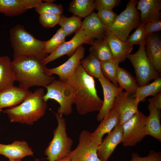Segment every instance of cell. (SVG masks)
Wrapping results in <instances>:
<instances>
[{
	"label": "cell",
	"mask_w": 161,
	"mask_h": 161,
	"mask_svg": "<svg viewBox=\"0 0 161 161\" xmlns=\"http://www.w3.org/2000/svg\"><path fill=\"white\" fill-rule=\"evenodd\" d=\"M65 82L73 89L75 104L79 114L84 115L100 110L103 100L97 95L94 78L87 73L80 64Z\"/></svg>",
	"instance_id": "cell-1"
},
{
	"label": "cell",
	"mask_w": 161,
	"mask_h": 161,
	"mask_svg": "<svg viewBox=\"0 0 161 161\" xmlns=\"http://www.w3.org/2000/svg\"><path fill=\"white\" fill-rule=\"evenodd\" d=\"M42 60L30 56H23L14 58L11 66L16 81L19 86L29 89L34 86L45 87L55 79L44 72Z\"/></svg>",
	"instance_id": "cell-2"
},
{
	"label": "cell",
	"mask_w": 161,
	"mask_h": 161,
	"mask_svg": "<svg viewBox=\"0 0 161 161\" xmlns=\"http://www.w3.org/2000/svg\"><path fill=\"white\" fill-rule=\"evenodd\" d=\"M44 89L39 88L32 92L19 105L3 111L7 114L11 123L31 125L43 117L47 108L43 99Z\"/></svg>",
	"instance_id": "cell-3"
},
{
	"label": "cell",
	"mask_w": 161,
	"mask_h": 161,
	"mask_svg": "<svg viewBox=\"0 0 161 161\" xmlns=\"http://www.w3.org/2000/svg\"><path fill=\"white\" fill-rule=\"evenodd\" d=\"M10 38L13 49V58L30 56L42 61L48 55L44 50L45 41L36 38L23 25L17 24L11 28Z\"/></svg>",
	"instance_id": "cell-4"
},
{
	"label": "cell",
	"mask_w": 161,
	"mask_h": 161,
	"mask_svg": "<svg viewBox=\"0 0 161 161\" xmlns=\"http://www.w3.org/2000/svg\"><path fill=\"white\" fill-rule=\"evenodd\" d=\"M58 125L54 130L53 137L44 151L49 161H58L66 157L70 152L72 140L68 136L65 119L55 113Z\"/></svg>",
	"instance_id": "cell-5"
},
{
	"label": "cell",
	"mask_w": 161,
	"mask_h": 161,
	"mask_svg": "<svg viewBox=\"0 0 161 161\" xmlns=\"http://www.w3.org/2000/svg\"><path fill=\"white\" fill-rule=\"evenodd\" d=\"M137 2L136 0L129 1L126 9L106 27L107 31L123 41H126L131 31L140 23V14L136 7Z\"/></svg>",
	"instance_id": "cell-6"
},
{
	"label": "cell",
	"mask_w": 161,
	"mask_h": 161,
	"mask_svg": "<svg viewBox=\"0 0 161 161\" xmlns=\"http://www.w3.org/2000/svg\"><path fill=\"white\" fill-rule=\"evenodd\" d=\"M45 87L47 90L43 98L45 102L50 99L56 101L60 105L57 113L62 115H69L72 113V105L75 103V96L73 89L69 84L55 79Z\"/></svg>",
	"instance_id": "cell-7"
},
{
	"label": "cell",
	"mask_w": 161,
	"mask_h": 161,
	"mask_svg": "<svg viewBox=\"0 0 161 161\" xmlns=\"http://www.w3.org/2000/svg\"><path fill=\"white\" fill-rule=\"evenodd\" d=\"M135 69L137 83L139 86L148 84L152 80L160 77L159 73L155 69L147 58L145 46L140 45L137 51L129 54L127 57Z\"/></svg>",
	"instance_id": "cell-8"
},
{
	"label": "cell",
	"mask_w": 161,
	"mask_h": 161,
	"mask_svg": "<svg viewBox=\"0 0 161 161\" xmlns=\"http://www.w3.org/2000/svg\"><path fill=\"white\" fill-rule=\"evenodd\" d=\"M146 117L139 111L122 125L121 143L124 146H135L147 135L145 129Z\"/></svg>",
	"instance_id": "cell-9"
},
{
	"label": "cell",
	"mask_w": 161,
	"mask_h": 161,
	"mask_svg": "<svg viewBox=\"0 0 161 161\" xmlns=\"http://www.w3.org/2000/svg\"><path fill=\"white\" fill-rule=\"evenodd\" d=\"M98 146L92 138L91 132L83 130L80 134L77 146L67 157L71 161H101L97 154Z\"/></svg>",
	"instance_id": "cell-10"
},
{
	"label": "cell",
	"mask_w": 161,
	"mask_h": 161,
	"mask_svg": "<svg viewBox=\"0 0 161 161\" xmlns=\"http://www.w3.org/2000/svg\"><path fill=\"white\" fill-rule=\"evenodd\" d=\"M94 41V39L85 35L81 27L75 32V35L71 39L68 41H65L53 52L42 60V64L45 66L50 62L65 55L70 57L82 44H85L92 45Z\"/></svg>",
	"instance_id": "cell-11"
},
{
	"label": "cell",
	"mask_w": 161,
	"mask_h": 161,
	"mask_svg": "<svg viewBox=\"0 0 161 161\" xmlns=\"http://www.w3.org/2000/svg\"><path fill=\"white\" fill-rule=\"evenodd\" d=\"M85 52L84 47L80 46L67 61L61 65L52 68L45 66V73L49 76L56 75L58 76L59 80L66 81L72 75L76 67L80 64Z\"/></svg>",
	"instance_id": "cell-12"
},
{
	"label": "cell",
	"mask_w": 161,
	"mask_h": 161,
	"mask_svg": "<svg viewBox=\"0 0 161 161\" xmlns=\"http://www.w3.org/2000/svg\"><path fill=\"white\" fill-rule=\"evenodd\" d=\"M131 94L123 91L116 97L113 107L119 114V124L122 125L139 111V103Z\"/></svg>",
	"instance_id": "cell-13"
},
{
	"label": "cell",
	"mask_w": 161,
	"mask_h": 161,
	"mask_svg": "<svg viewBox=\"0 0 161 161\" xmlns=\"http://www.w3.org/2000/svg\"><path fill=\"white\" fill-rule=\"evenodd\" d=\"M122 136V125L118 124L98 146L97 154L101 161H108L117 145L121 143Z\"/></svg>",
	"instance_id": "cell-14"
},
{
	"label": "cell",
	"mask_w": 161,
	"mask_h": 161,
	"mask_svg": "<svg viewBox=\"0 0 161 161\" xmlns=\"http://www.w3.org/2000/svg\"><path fill=\"white\" fill-rule=\"evenodd\" d=\"M98 79L103 89L104 97L102 106L96 119L101 121L113 107L116 97L122 91L103 76Z\"/></svg>",
	"instance_id": "cell-15"
},
{
	"label": "cell",
	"mask_w": 161,
	"mask_h": 161,
	"mask_svg": "<svg viewBox=\"0 0 161 161\" xmlns=\"http://www.w3.org/2000/svg\"><path fill=\"white\" fill-rule=\"evenodd\" d=\"M41 0H0V13L6 16H18L35 8Z\"/></svg>",
	"instance_id": "cell-16"
},
{
	"label": "cell",
	"mask_w": 161,
	"mask_h": 161,
	"mask_svg": "<svg viewBox=\"0 0 161 161\" xmlns=\"http://www.w3.org/2000/svg\"><path fill=\"white\" fill-rule=\"evenodd\" d=\"M32 92L29 89L14 86L0 92V112L4 108L17 106Z\"/></svg>",
	"instance_id": "cell-17"
},
{
	"label": "cell",
	"mask_w": 161,
	"mask_h": 161,
	"mask_svg": "<svg viewBox=\"0 0 161 161\" xmlns=\"http://www.w3.org/2000/svg\"><path fill=\"white\" fill-rule=\"evenodd\" d=\"M0 154L14 160H21L28 156H33V152L25 141H15L11 144L0 143Z\"/></svg>",
	"instance_id": "cell-18"
},
{
	"label": "cell",
	"mask_w": 161,
	"mask_h": 161,
	"mask_svg": "<svg viewBox=\"0 0 161 161\" xmlns=\"http://www.w3.org/2000/svg\"><path fill=\"white\" fill-rule=\"evenodd\" d=\"M119 114L117 110L112 107L95 131L91 133L92 138L98 145L103 140L104 135L111 132L119 124Z\"/></svg>",
	"instance_id": "cell-19"
},
{
	"label": "cell",
	"mask_w": 161,
	"mask_h": 161,
	"mask_svg": "<svg viewBox=\"0 0 161 161\" xmlns=\"http://www.w3.org/2000/svg\"><path fill=\"white\" fill-rule=\"evenodd\" d=\"M110 47L113 59L119 63L123 62L133 49V46L123 41L107 30L104 38Z\"/></svg>",
	"instance_id": "cell-20"
},
{
	"label": "cell",
	"mask_w": 161,
	"mask_h": 161,
	"mask_svg": "<svg viewBox=\"0 0 161 161\" xmlns=\"http://www.w3.org/2000/svg\"><path fill=\"white\" fill-rule=\"evenodd\" d=\"M137 4V10L141 12V23L160 20L161 0H140Z\"/></svg>",
	"instance_id": "cell-21"
},
{
	"label": "cell",
	"mask_w": 161,
	"mask_h": 161,
	"mask_svg": "<svg viewBox=\"0 0 161 161\" xmlns=\"http://www.w3.org/2000/svg\"><path fill=\"white\" fill-rule=\"evenodd\" d=\"M81 28L85 35L94 39H103L107 32L106 27L103 24L97 13L93 12L85 17Z\"/></svg>",
	"instance_id": "cell-22"
},
{
	"label": "cell",
	"mask_w": 161,
	"mask_h": 161,
	"mask_svg": "<svg viewBox=\"0 0 161 161\" xmlns=\"http://www.w3.org/2000/svg\"><path fill=\"white\" fill-rule=\"evenodd\" d=\"M145 50L146 56L156 69L161 72V41L154 33L147 36Z\"/></svg>",
	"instance_id": "cell-23"
},
{
	"label": "cell",
	"mask_w": 161,
	"mask_h": 161,
	"mask_svg": "<svg viewBox=\"0 0 161 161\" xmlns=\"http://www.w3.org/2000/svg\"><path fill=\"white\" fill-rule=\"evenodd\" d=\"M148 109L149 114L148 116H146L145 122L146 135L161 142L160 110L150 103L148 106Z\"/></svg>",
	"instance_id": "cell-24"
},
{
	"label": "cell",
	"mask_w": 161,
	"mask_h": 161,
	"mask_svg": "<svg viewBox=\"0 0 161 161\" xmlns=\"http://www.w3.org/2000/svg\"><path fill=\"white\" fill-rule=\"evenodd\" d=\"M11 62L8 56H0V92L14 86L16 80Z\"/></svg>",
	"instance_id": "cell-25"
},
{
	"label": "cell",
	"mask_w": 161,
	"mask_h": 161,
	"mask_svg": "<svg viewBox=\"0 0 161 161\" xmlns=\"http://www.w3.org/2000/svg\"><path fill=\"white\" fill-rule=\"evenodd\" d=\"M118 88L121 91L125 89L130 94H134L139 86L136 78L125 69L118 67L116 77Z\"/></svg>",
	"instance_id": "cell-26"
},
{
	"label": "cell",
	"mask_w": 161,
	"mask_h": 161,
	"mask_svg": "<svg viewBox=\"0 0 161 161\" xmlns=\"http://www.w3.org/2000/svg\"><path fill=\"white\" fill-rule=\"evenodd\" d=\"M95 0H73L71 1L69 11L81 18H85L93 12Z\"/></svg>",
	"instance_id": "cell-27"
},
{
	"label": "cell",
	"mask_w": 161,
	"mask_h": 161,
	"mask_svg": "<svg viewBox=\"0 0 161 161\" xmlns=\"http://www.w3.org/2000/svg\"><path fill=\"white\" fill-rule=\"evenodd\" d=\"M90 54L100 61L113 59L109 45L104 38L95 41L89 49Z\"/></svg>",
	"instance_id": "cell-28"
},
{
	"label": "cell",
	"mask_w": 161,
	"mask_h": 161,
	"mask_svg": "<svg viewBox=\"0 0 161 161\" xmlns=\"http://www.w3.org/2000/svg\"><path fill=\"white\" fill-rule=\"evenodd\" d=\"M160 92H161V78L160 76L149 84L139 86L132 96L139 103L145 101L147 97L154 96Z\"/></svg>",
	"instance_id": "cell-29"
},
{
	"label": "cell",
	"mask_w": 161,
	"mask_h": 161,
	"mask_svg": "<svg viewBox=\"0 0 161 161\" xmlns=\"http://www.w3.org/2000/svg\"><path fill=\"white\" fill-rule=\"evenodd\" d=\"M81 65L90 76L98 79L103 75L100 61L92 55L89 54L81 61Z\"/></svg>",
	"instance_id": "cell-30"
},
{
	"label": "cell",
	"mask_w": 161,
	"mask_h": 161,
	"mask_svg": "<svg viewBox=\"0 0 161 161\" xmlns=\"http://www.w3.org/2000/svg\"><path fill=\"white\" fill-rule=\"evenodd\" d=\"M81 19V18L75 15L69 17L61 15L58 24L67 36L81 28L82 23Z\"/></svg>",
	"instance_id": "cell-31"
},
{
	"label": "cell",
	"mask_w": 161,
	"mask_h": 161,
	"mask_svg": "<svg viewBox=\"0 0 161 161\" xmlns=\"http://www.w3.org/2000/svg\"><path fill=\"white\" fill-rule=\"evenodd\" d=\"M100 62L103 75L112 81L114 85L118 87L116 77L119 63L113 58L107 61H100Z\"/></svg>",
	"instance_id": "cell-32"
},
{
	"label": "cell",
	"mask_w": 161,
	"mask_h": 161,
	"mask_svg": "<svg viewBox=\"0 0 161 161\" xmlns=\"http://www.w3.org/2000/svg\"><path fill=\"white\" fill-rule=\"evenodd\" d=\"M66 35L61 27L49 40L45 41L44 50L47 54H51L65 41Z\"/></svg>",
	"instance_id": "cell-33"
},
{
	"label": "cell",
	"mask_w": 161,
	"mask_h": 161,
	"mask_svg": "<svg viewBox=\"0 0 161 161\" xmlns=\"http://www.w3.org/2000/svg\"><path fill=\"white\" fill-rule=\"evenodd\" d=\"M42 1L35 8V11L39 14L48 13L62 15L64 11L62 4L45 2H43Z\"/></svg>",
	"instance_id": "cell-34"
},
{
	"label": "cell",
	"mask_w": 161,
	"mask_h": 161,
	"mask_svg": "<svg viewBox=\"0 0 161 161\" xmlns=\"http://www.w3.org/2000/svg\"><path fill=\"white\" fill-rule=\"evenodd\" d=\"M144 23H140L136 30L128 37L126 41L129 44H139L145 46L147 35L145 33Z\"/></svg>",
	"instance_id": "cell-35"
},
{
	"label": "cell",
	"mask_w": 161,
	"mask_h": 161,
	"mask_svg": "<svg viewBox=\"0 0 161 161\" xmlns=\"http://www.w3.org/2000/svg\"><path fill=\"white\" fill-rule=\"evenodd\" d=\"M39 15V22L42 26L46 28L52 27L58 24L61 16L48 13Z\"/></svg>",
	"instance_id": "cell-36"
},
{
	"label": "cell",
	"mask_w": 161,
	"mask_h": 161,
	"mask_svg": "<svg viewBox=\"0 0 161 161\" xmlns=\"http://www.w3.org/2000/svg\"><path fill=\"white\" fill-rule=\"evenodd\" d=\"M96 13L103 24L106 27L114 22L118 16L113 10L105 9H100Z\"/></svg>",
	"instance_id": "cell-37"
},
{
	"label": "cell",
	"mask_w": 161,
	"mask_h": 161,
	"mask_svg": "<svg viewBox=\"0 0 161 161\" xmlns=\"http://www.w3.org/2000/svg\"><path fill=\"white\" fill-rule=\"evenodd\" d=\"M131 157V160L129 161H161V153L151 150L148 155L141 157L137 153L133 152Z\"/></svg>",
	"instance_id": "cell-38"
},
{
	"label": "cell",
	"mask_w": 161,
	"mask_h": 161,
	"mask_svg": "<svg viewBox=\"0 0 161 161\" xmlns=\"http://www.w3.org/2000/svg\"><path fill=\"white\" fill-rule=\"evenodd\" d=\"M121 1L119 0H96L95 9L98 10L101 9L112 10L117 6Z\"/></svg>",
	"instance_id": "cell-39"
},
{
	"label": "cell",
	"mask_w": 161,
	"mask_h": 161,
	"mask_svg": "<svg viewBox=\"0 0 161 161\" xmlns=\"http://www.w3.org/2000/svg\"><path fill=\"white\" fill-rule=\"evenodd\" d=\"M144 29L147 36L160 31L161 30V20H155L147 22L144 25Z\"/></svg>",
	"instance_id": "cell-40"
},
{
	"label": "cell",
	"mask_w": 161,
	"mask_h": 161,
	"mask_svg": "<svg viewBox=\"0 0 161 161\" xmlns=\"http://www.w3.org/2000/svg\"><path fill=\"white\" fill-rule=\"evenodd\" d=\"M148 101L149 103L160 110L161 109V92H158L153 97L149 98Z\"/></svg>",
	"instance_id": "cell-41"
},
{
	"label": "cell",
	"mask_w": 161,
	"mask_h": 161,
	"mask_svg": "<svg viewBox=\"0 0 161 161\" xmlns=\"http://www.w3.org/2000/svg\"><path fill=\"white\" fill-rule=\"evenodd\" d=\"M58 161H71L69 159L68 157H64Z\"/></svg>",
	"instance_id": "cell-42"
},
{
	"label": "cell",
	"mask_w": 161,
	"mask_h": 161,
	"mask_svg": "<svg viewBox=\"0 0 161 161\" xmlns=\"http://www.w3.org/2000/svg\"><path fill=\"white\" fill-rule=\"evenodd\" d=\"M45 2L48 3H53L55 0H44Z\"/></svg>",
	"instance_id": "cell-43"
},
{
	"label": "cell",
	"mask_w": 161,
	"mask_h": 161,
	"mask_svg": "<svg viewBox=\"0 0 161 161\" xmlns=\"http://www.w3.org/2000/svg\"><path fill=\"white\" fill-rule=\"evenodd\" d=\"M8 161H21V160H9Z\"/></svg>",
	"instance_id": "cell-44"
},
{
	"label": "cell",
	"mask_w": 161,
	"mask_h": 161,
	"mask_svg": "<svg viewBox=\"0 0 161 161\" xmlns=\"http://www.w3.org/2000/svg\"></svg>",
	"instance_id": "cell-45"
}]
</instances>
